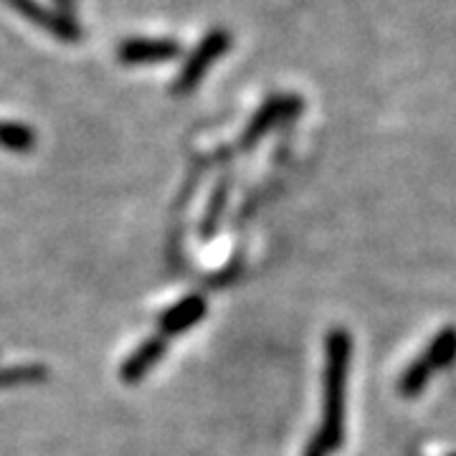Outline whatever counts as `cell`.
Returning a JSON list of instances; mask_svg holds the SVG:
<instances>
[{
    "mask_svg": "<svg viewBox=\"0 0 456 456\" xmlns=\"http://www.w3.org/2000/svg\"><path fill=\"white\" fill-rule=\"evenodd\" d=\"M353 342L345 330H335L327 338L325 358V393H322V428H320V446L325 452H335L342 444L345 431V383H347V365H350Z\"/></svg>",
    "mask_w": 456,
    "mask_h": 456,
    "instance_id": "1",
    "label": "cell"
},
{
    "mask_svg": "<svg viewBox=\"0 0 456 456\" xmlns=\"http://www.w3.org/2000/svg\"><path fill=\"white\" fill-rule=\"evenodd\" d=\"M203 314H206V302L200 297H188L180 305H175L173 310L165 312L160 327H163L165 335H178L183 330L196 325Z\"/></svg>",
    "mask_w": 456,
    "mask_h": 456,
    "instance_id": "2",
    "label": "cell"
},
{
    "mask_svg": "<svg viewBox=\"0 0 456 456\" xmlns=\"http://www.w3.org/2000/svg\"><path fill=\"white\" fill-rule=\"evenodd\" d=\"M165 353V342L158 338V340H147L132 358H127V362L122 365V378L132 383V380H140L142 375L163 358Z\"/></svg>",
    "mask_w": 456,
    "mask_h": 456,
    "instance_id": "3",
    "label": "cell"
},
{
    "mask_svg": "<svg viewBox=\"0 0 456 456\" xmlns=\"http://www.w3.org/2000/svg\"><path fill=\"white\" fill-rule=\"evenodd\" d=\"M421 358L431 365V370H441L449 368L456 360V330L454 327H444L439 335L431 340L428 350Z\"/></svg>",
    "mask_w": 456,
    "mask_h": 456,
    "instance_id": "4",
    "label": "cell"
},
{
    "mask_svg": "<svg viewBox=\"0 0 456 456\" xmlns=\"http://www.w3.org/2000/svg\"><path fill=\"white\" fill-rule=\"evenodd\" d=\"M431 365L424 358H419L413 365H408V370L401 375V393L403 395H419L424 391L428 378H431Z\"/></svg>",
    "mask_w": 456,
    "mask_h": 456,
    "instance_id": "5",
    "label": "cell"
},
{
    "mask_svg": "<svg viewBox=\"0 0 456 456\" xmlns=\"http://www.w3.org/2000/svg\"><path fill=\"white\" fill-rule=\"evenodd\" d=\"M41 368H31V365H18L13 370H0V388H8L11 383H28V380H38L44 378Z\"/></svg>",
    "mask_w": 456,
    "mask_h": 456,
    "instance_id": "6",
    "label": "cell"
},
{
    "mask_svg": "<svg viewBox=\"0 0 456 456\" xmlns=\"http://www.w3.org/2000/svg\"><path fill=\"white\" fill-rule=\"evenodd\" d=\"M305 456H325V449L320 446V441H312L310 446H307V452Z\"/></svg>",
    "mask_w": 456,
    "mask_h": 456,
    "instance_id": "7",
    "label": "cell"
}]
</instances>
